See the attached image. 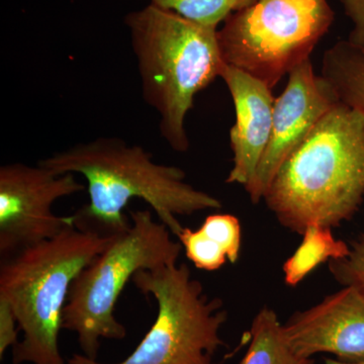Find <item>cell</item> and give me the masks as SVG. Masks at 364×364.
Instances as JSON below:
<instances>
[{"label":"cell","instance_id":"cell-1","mask_svg":"<svg viewBox=\"0 0 364 364\" xmlns=\"http://www.w3.org/2000/svg\"><path fill=\"white\" fill-rule=\"evenodd\" d=\"M57 174H80L90 203L76 213V227L105 235L131 226L124 214L133 198L147 203L174 236L182 229L177 215L220 210L219 198L189 184L181 167L158 164L143 147L117 136H98L40 160Z\"/></svg>","mask_w":364,"mask_h":364},{"label":"cell","instance_id":"cell-2","mask_svg":"<svg viewBox=\"0 0 364 364\" xmlns=\"http://www.w3.org/2000/svg\"><path fill=\"white\" fill-rule=\"evenodd\" d=\"M364 198V114L339 102L277 170L265 203L282 227L301 235L350 220Z\"/></svg>","mask_w":364,"mask_h":364},{"label":"cell","instance_id":"cell-3","mask_svg":"<svg viewBox=\"0 0 364 364\" xmlns=\"http://www.w3.org/2000/svg\"><path fill=\"white\" fill-rule=\"evenodd\" d=\"M132 49L144 100L159 116V131L172 150H188L186 119L196 95L221 77L225 63L217 28L150 4L129 14Z\"/></svg>","mask_w":364,"mask_h":364},{"label":"cell","instance_id":"cell-4","mask_svg":"<svg viewBox=\"0 0 364 364\" xmlns=\"http://www.w3.org/2000/svg\"><path fill=\"white\" fill-rule=\"evenodd\" d=\"M114 235L69 227L1 258L0 299L11 306L23 333L14 347V364H66L58 341L72 284Z\"/></svg>","mask_w":364,"mask_h":364},{"label":"cell","instance_id":"cell-5","mask_svg":"<svg viewBox=\"0 0 364 364\" xmlns=\"http://www.w3.org/2000/svg\"><path fill=\"white\" fill-rule=\"evenodd\" d=\"M131 226L82 270L69 291L62 327L75 333L86 358L97 359L100 339L122 340L127 329L114 317L122 291L140 270L177 264L182 251L151 210H130Z\"/></svg>","mask_w":364,"mask_h":364},{"label":"cell","instance_id":"cell-6","mask_svg":"<svg viewBox=\"0 0 364 364\" xmlns=\"http://www.w3.org/2000/svg\"><path fill=\"white\" fill-rule=\"evenodd\" d=\"M132 282L156 301V320L133 353L116 364H215L213 358L224 345L221 329L228 313L221 299L205 294L188 264L140 270ZM70 360L105 364L80 354Z\"/></svg>","mask_w":364,"mask_h":364},{"label":"cell","instance_id":"cell-7","mask_svg":"<svg viewBox=\"0 0 364 364\" xmlns=\"http://www.w3.org/2000/svg\"><path fill=\"white\" fill-rule=\"evenodd\" d=\"M334 21L327 0H257L218 31L223 59L274 87L310 59Z\"/></svg>","mask_w":364,"mask_h":364},{"label":"cell","instance_id":"cell-8","mask_svg":"<svg viewBox=\"0 0 364 364\" xmlns=\"http://www.w3.org/2000/svg\"><path fill=\"white\" fill-rule=\"evenodd\" d=\"M75 174L16 162L0 167V255H11L75 227V215L53 213L56 200L81 193Z\"/></svg>","mask_w":364,"mask_h":364},{"label":"cell","instance_id":"cell-9","mask_svg":"<svg viewBox=\"0 0 364 364\" xmlns=\"http://www.w3.org/2000/svg\"><path fill=\"white\" fill-rule=\"evenodd\" d=\"M339 102L332 86L315 73L311 59L289 72L284 92L275 98L269 143L252 181L245 188L251 202L263 200L282 163Z\"/></svg>","mask_w":364,"mask_h":364},{"label":"cell","instance_id":"cell-10","mask_svg":"<svg viewBox=\"0 0 364 364\" xmlns=\"http://www.w3.org/2000/svg\"><path fill=\"white\" fill-rule=\"evenodd\" d=\"M287 343L299 355L329 353L339 360L364 359V296L352 287L296 312L284 324Z\"/></svg>","mask_w":364,"mask_h":364},{"label":"cell","instance_id":"cell-11","mask_svg":"<svg viewBox=\"0 0 364 364\" xmlns=\"http://www.w3.org/2000/svg\"><path fill=\"white\" fill-rule=\"evenodd\" d=\"M221 78L230 91L236 114V123L230 130L233 167L226 182L246 188L269 143L275 98L267 83L237 67L226 64Z\"/></svg>","mask_w":364,"mask_h":364},{"label":"cell","instance_id":"cell-12","mask_svg":"<svg viewBox=\"0 0 364 364\" xmlns=\"http://www.w3.org/2000/svg\"><path fill=\"white\" fill-rule=\"evenodd\" d=\"M176 238L198 269L215 272L227 261L236 263L240 257L242 227L234 215H208L198 230L183 227Z\"/></svg>","mask_w":364,"mask_h":364},{"label":"cell","instance_id":"cell-13","mask_svg":"<svg viewBox=\"0 0 364 364\" xmlns=\"http://www.w3.org/2000/svg\"><path fill=\"white\" fill-rule=\"evenodd\" d=\"M340 102L364 114V51L342 40L323 57L322 74Z\"/></svg>","mask_w":364,"mask_h":364},{"label":"cell","instance_id":"cell-14","mask_svg":"<svg viewBox=\"0 0 364 364\" xmlns=\"http://www.w3.org/2000/svg\"><path fill=\"white\" fill-rule=\"evenodd\" d=\"M250 343L239 364H314L299 355L287 343L284 324L269 306H263L251 323Z\"/></svg>","mask_w":364,"mask_h":364},{"label":"cell","instance_id":"cell-15","mask_svg":"<svg viewBox=\"0 0 364 364\" xmlns=\"http://www.w3.org/2000/svg\"><path fill=\"white\" fill-rule=\"evenodd\" d=\"M301 236L299 247L282 267L284 282L289 287L298 286L323 263L342 259L350 252V246L335 238L331 228L310 226Z\"/></svg>","mask_w":364,"mask_h":364},{"label":"cell","instance_id":"cell-16","mask_svg":"<svg viewBox=\"0 0 364 364\" xmlns=\"http://www.w3.org/2000/svg\"><path fill=\"white\" fill-rule=\"evenodd\" d=\"M151 4L173 11L200 25L217 28L232 13L231 0H150Z\"/></svg>","mask_w":364,"mask_h":364},{"label":"cell","instance_id":"cell-17","mask_svg":"<svg viewBox=\"0 0 364 364\" xmlns=\"http://www.w3.org/2000/svg\"><path fill=\"white\" fill-rule=\"evenodd\" d=\"M329 270L343 287H352L364 296V235L350 246L346 257L329 262Z\"/></svg>","mask_w":364,"mask_h":364},{"label":"cell","instance_id":"cell-18","mask_svg":"<svg viewBox=\"0 0 364 364\" xmlns=\"http://www.w3.org/2000/svg\"><path fill=\"white\" fill-rule=\"evenodd\" d=\"M18 321L11 306L4 299H0V358H4L9 347L18 343Z\"/></svg>","mask_w":364,"mask_h":364},{"label":"cell","instance_id":"cell-19","mask_svg":"<svg viewBox=\"0 0 364 364\" xmlns=\"http://www.w3.org/2000/svg\"><path fill=\"white\" fill-rule=\"evenodd\" d=\"M345 14L353 23L348 42L364 51V0H340Z\"/></svg>","mask_w":364,"mask_h":364},{"label":"cell","instance_id":"cell-20","mask_svg":"<svg viewBox=\"0 0 364 364\" xmlns=\"http://www.w3.org/2000/svg\"><path fill=\"white\" fill-rule=\"evenodd\" d=\"M257 0H231L232 11H240L245 7L251 6L255 4Z\"/></svg>","mask_w":364,"mask_h":364},{"label":"cell","instance_id":"cell-21","mask_svg":"<svg viewBox=\"0 0 364 364\" xmlns=\"http://www.w3.org/2000/svg\"><path fill=\"white\" fill-rule=\"evenodd\" d=\"M325 364H364V359L363 360L353 361V363H348V361L336 360V359L326 358Z\"/></svg>","mask_w":364,"mask_h":364},{"label":"cell","instance_id":"cell-22","mask_svg":"<svg viewBox=\"0 0 364 364\" xmlns=\"http://www.w3.org/2000/svg\"><path fill=\"white\" fill-rule=\"evenodd\" d=\"M67 364H76V363H72V361L70 360V359H69L68 363H67Z\"/></svg>","mask_w":364,"mask_h":364}]
</instances>
